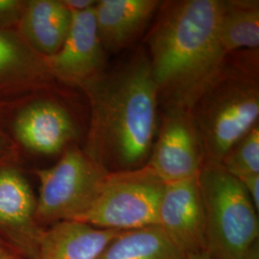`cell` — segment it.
I'll return each mask as SVG.
<instances>
[{
  "instance_id": "obj_1",
  "label": "cell",
  "mask_w": 259,
  "mask_h": 259,
  "mask_svg": "<svg viewBox=\"0 0 259 259\" xmlns=\"http://www.w3.org/2000/svg\"><path fill=\"white\" fill-rule=\"evenodd\" d=\"M91 107L84 154L108 173L145 166L157 135L158 100L146 48L80 85Z\"/></svg>"
},
{
  "instance_id": "obj_2",
  "label": "cell",
  "mask_w": 259,
  "mask_h": 259,
  "mask_svg": "<svg viewBox=\"0 0 259 259\" xmlns=\"http://www.w3.org/2000/svg\"><path fill=\"white\" fill-rule=\"evenodd\" d=\"M219 0L161 1L146 44L161 110H189L222 65Z\"/></svg>"
},
{
  "instance_id": "obj_3",
  "label": "cell",
  "mask_w": 259,
  "mask_h": 259,
  "mask_svg": "<svg viewBox=\"0 0 259 259\" xmlns=\"http://www.w3.org/2000/svg\"><path fill=\"white\" fill-rule=\"evenodd\" d=\"M188 111L200 133L205 159L220 162L259 122L258 49L227 53Z\"/></svg>"
},
{
  "instance_id": "obj_4",
  "label": "cell",
  "mask_w": 259,
  "mask_h": 259,
  "mask_svg": "<svg viewBox=\"0 0 259 259\" xmlns=\"http://www.w3.org/2000/svg\"><path fill=\"white\" fill-rule=\"evenodd\" d=\"M206 252L213 259H243L258 240L254 205L240 181L220 162L204 160L198 174Z\"/></svg>"
},
{
  "instance_id": "obj_5",
  "label": "cell",
  "mask_w": 259,
  "mask_h": 259,
  "mask_svg": "<svg viewBox=\"0 0 259 259\" xmlns=\"http://www.w3.org/2000/svg\"><path fill=\"white\" fill-rule=\"evenodd\" d=\"M165 183L146 164L108 173L81 222L105 230L131 231L158 226Z\"/></svg>"
},
{
  "instance_id": "obj_6",
  "label": "cell",
  "mask_w": 259,
  "mask_h": 259,
  "mask_svg": "<svg viewBox=\"0 0 259 259\" xmlns=\"http://www.w3.org/2000/svg\"><path fill=\"white\" fill-rule=\"evenodd\" d=\"M108 172L83 151L70 148L54 166L37 170V223L78 221L89 210Z\"/></svg>"
},
{
  "instance_id": "obj_7",
  "label": "cell",
  "mask_w": 259,
  "mask_h": 259,
  "mask_svg": "<svg viewBox=\"0 0 259 259\" xmlns=\"http://www.w3.org/2000/svg\"><path fill=\"white\" fill-rule=\"evenodd\" d=\"M162 111L147 164L165 184L197 176L205 153L190 111L182 108Z\"/></svg>"
},
{
  "instance_id": "obj_8",
  "label": "cell",
  "mask_w": 259,
  "mask_h": 259,
  "mask_svg": "<svg viewBox=\"0 0 259 259\" xmlns=\"http://www.w3.org/2000/svg\"><path fill=\"white\" fill-rule=\"evenodd\" d=\"M93 7L72 12L65 42L54 55L45 58L49 75L64 83L81 85L105 69L106 54L98 37Z\"/></svg>"
},
{
  "instance_id": "obj_9",
  "label": "cell",
  "mask_w": 259,
  "mask_h": 259,
  "mask_svg": "<svg viewBox=\"0 0 259 259\" xmlns=\"http://www.w3.org/2000/svg\"><path fill=\"white\" fill-rule=\"evenodd\" d=\"M158 220V226L186 256L206 251L198 175L165 184Z\"/></svg>"
},
{
  "instance_id": "obj_10",
  "label": "cell",
  "mask_w": 259,
  "mask_h": 259,
  "mask_svg": "<svg viewBox=\"0 0 259 259\" xmlns=\"http://www.w3.org/2000/svg\"><path fill=\"white\" fill-rule=\"evenodd\" d=\"M37 200L27 180L14 167L0 168V233L29 259H36L41 230Z\"/></svg>"
},
{
  "instance_id": "obj_11",
  "label": "cell",
  "mask_w": 259,
  "mask_h": 259,
  "mask_svg": "<svg viewBox=\"0 0 259 259\" xmlns=\"http://www.w3.org/2000/svg\"><path fill=\"white\" fill-rule=\"evenodd\" d=\"M14 131L25 148L41 155L60 153L76 136L74 123L68 112L50 100L26 106L18 114Z\"/></svg>"
},
{
  "instance_id": "obj_12",
  "label": "cell",
  "mask_w": 259,
  "mask_h": 259,
  "mask_svg": "<svg viewBox=\"0 0 259 259\" xmlns=\"http://www.w3.org/2000/svg\"><path fill=\"white\" fill-rule=\"evenodd\" d=\"M161 4L158 0H100L93 12L103 48L118 53L143 33Z\"/></svg>"
},
{
  "instance_id": "obj_13",
  "label": "cell",
  "mask_w": 259,
  "mask_h": 259,
  "mask_svg": "<svg viewBox=\"0 0 259 259\" xmlns=\"http://www.w3.org/2000/svg\"><path fill=\"white\" fill-rule=\"evenodd\" d=\"M122 232L75 220L54 223L41 232L36 259H96Z\"/></svg>"
},
{
  "instance_id": "obj_14",
  "label": "cell",
  "mask_w": 259,
  "mask_h": 259,
  "mask_svg": "<svg viewBox=\"0 0 259 259\" xmlns=\"http://www.w3.org/2000/svg\"><path fill=\"white\" fill-rule=\"evenodd\" d=\"M72 12L63 0H29L18 27L19 34L37 53L54 55L65 42Z\"/></svg>"
},
{
  "instance_id": "obj_15",
  "label": "cell",
  "mask_w": 259,
  "mask_h": 259,
  "mask_svg": "<svg viewBox=\"0 0 259 259\" xmlns=\"http://www.w3.org/2000/svg\"><path fill=\"white\" fill-rule=\"evenodd\" d=\"M217 35L223 49H258V0H219Z\"/></svg>"
},
{
  "instance_id": "obj_16",
  "label": "cell",
  "mask_w": 259,
  "mask_h": 259,
  "mask_svg": "<svg viewBox=\"0 0 259 259\" xmlns=\"http://www.w3.org/2000/svg\"><path fill=\"white\" fill-rule=\"evenodd\" d=\"M160 226L123 231L96 259H186Z\"/></svg>"
},
{
  "instance_id": "obj_17",
  "label": "cell",
  "mask_w": 259,
  "mask_h": 259,
  "mask_svg": "<svg viewBox=\"0 0 259 259\" xmlns=\"http://www.w3.org/2000/svg\"><path fill=\"white\" fill-rule=\"evenodd\" d=\"M50 76L46 60L13 29H0V85Z\"/></svg>"
},
{
  "instance_id": "obj_18",
  "label": "cell",
  "mask_w": 259,
  "mask_h": 259,
  "mask_svg": "<svg viewBox=\"0 0 259 259\" xmlns=\"http://www.w3.org/2000/svg\"><path fill=\"white\" fill-rule=\"evenodd\" d=\"M220 163L239 181L259 175V122L229 149Z\"/></svg>"
},
{
  "instance_id": "obj_19",
  "label": "cell",
  "mask_w": 259,
  "mask_h": 259,
  "mask_svg": "<svg viewBox=\"0 0 259 259\" xmlns=\"http://www.w3.org/2000/svg\"><path fill=\"white\" fill-rule=\"evenodd\" d=\"M25 4L26 1L22 0H0V29L18 26Z\"/></svg>"
},
{
  "instance_id": "obj_20",
  "label": "cell",
  "mask_w": 259,
  "mask_h": 259,
  "mask_svg": "<svg viewBox=\"0 0 259 259\" xmlns=\"http://www.w3.org/2000/svg\"><path fill=\"white\" fill-rule=\"evenodd\" d=\"M241 183L245 187L247 193L250 196V200L254 205L255 209H259V175H252L241 180Z\"/></svg>"
},
{
  "instance_id": "obj_21",
  "label": "cell",
  "mask_w": 259,
  "mask_h": 259,
  "mask_svg": "<svg viewBox=\"0 0 259 259\" xmlns=\"http://www.w3.org/2000/svg\"><path fill=\"white\" fill-rule=\"evenodd\" d=\"M71 12H83L91 9L95 5L94 0H63Z\"/></svg>"
},
{
  "instance_id": "obj_22",
  "label": "cell",
  "mask_w": 259,
  "mask_h": 259,
  "mask_svg": "<svg viewBox=\"0 0 259 259\" xmlns=\"http://www.w3.org/2000/svg\"><path fill=\"white\" fill-rule=\"evenodd\" d=\"M243 259H259V242L255 241L246 253Z\"/></svg>"
},
{
  "instance_id": "obj_23",
  "label": "cell",
  "mask_w": 259,
  "mask_h": 259,
  "mask_svg": "<svg viewBox=\"0 0 259 259\" xmlns=\"http://www.w3.org/2000/svg\"><path fill=\"white\" fill-rule=\"evenodd\" d=\"M186 259H213L206 251L203 252H199V253H194V254H190L187 255Z\"/></svg>"
},
{
  "instance_id": "obj_24",
  "label": "cell",
  "mask_w": 259,
  "mask_h": 259,
  "mask_svg": "<svg viewBox=\"0 0 259 259\" xmlns=\"http://www.w3.org/2000/svg\"><path fill=\"white\" fill-rule=\"evenodd\" d=\"M0 259H16L13 255H11L9 253H7L6 251L2 250L0 252Z\"/></svg>"
},
{
  "instance_id": "obj_25",
  "label": "cell",
  "mask_w": 259,
  "mask_h": 259,
  "mask_svg": "<svg viewBox=\"0 0 259 259\" xmlns=\"http://www.w3.org/2000/svg\"><path fill=\"white\" fill-rule=\"evenodd\" d=\"M4 146H5V139L3 138V136L0 134V150L4 148Z\"/></svg>"
},
{
  "instance_id": "obj_26",
  "label": "cell",
  "mask_w": 259,
  "mask_h": 259,
  "mask_svg": "<svg viewBox=\"0 0 259 259\" xmlns=\"http://www.w3.org/2000/svg\"><path fill=\"white\" fill-rule=\"evenodd\" d=\"M2 250H2V249H1V247H0V252H1V251H2Z\"/></svg>"
}]
</instances>
